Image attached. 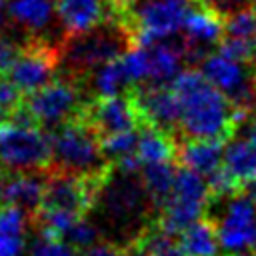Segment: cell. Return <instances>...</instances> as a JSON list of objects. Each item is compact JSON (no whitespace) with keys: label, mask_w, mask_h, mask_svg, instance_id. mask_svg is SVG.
I'll use <instances>...</instances> for the list:
<instances>
[{"label":"cell","mask_w":256,"mask_h":256,"mask_svg":"<svg viewBox=\"0 0 256 256\" xmlns=\"http://www.w3.org/2000/svg\"><path fill=\"white\" fill-rule=\"evenodd\" d=\"M194 0H140L124 18H120L132 36L134 46H152L178 34L192 8Z\"/></svg>","instance_id":"obj_5"},{"label":"cell","mask_w":256,"mask_h":256,"mask_svg":"<svg viewBox=\"0 0 256 256\" xmlns=\"http://www.w3.org/2000/svg\"><path fill=\"white\" fill-rule=\"evenodd\" d=\"M224 140L216 138H186L178 148V160L184 168H190L204 178L216 174L224 164Z\"/></svg>","instance_id":"obj_18"},{"label":"cell","mask_w":256,"mask_h":256,"mask_svg":"<svg viewBox=\"0 0 256 256\" xmlns=\"http://www.w3.org/2000/svg\"><path fill=\"white\" fill-rule=\"evenodd\" d=\"M200 70L222 94L232 100L234 106L246 110L250 108L256 98V76L246 62H240L216 50L202 60Z\"/></svg>","instance_id":"obj_10"},{"label":"cell","mask_w":256,"mask_h":256,"mask_svg":"<svg viewBox=\"0 0 256 256\" xmlns=\"http://www.w3.org/2000/svg\"><path fill=\"white\" fill-rule=\"evenodd\" d=\"M210 198L212 190L208 178L182 166L180 170H176V178L170 196L160 210L158 224L178 236L186 226L202 218Z\"/></svg>","instance_id":"obj_6"},{"label":"cell","mask_w":256,"mask_h":256,"mask_svg":"<svg viewBox=\"0 0 256 256\" xmlns=\"http://www.w3.org/2000/svg\"><path fill=\"white\" fill-rule=\"evenodd\" d=\"M4 170H6V168H4V166H2V164H0V184H2V180H4V178H6V176H4Z\"/></svg>","instance_id":"obj_35"},{"label":"cell","mask_w":256,"mask_h":256,"mask_svg":"<svg viewBox=\"0 0 256 256\" xmlns=\"http://www.w3.org/2000/svg\"><path fill=\"white\" fill-rule=\"evenodd\" d=\"M146 202L150 204V198L142 180L136 174H124L114 168V172L108 170L102 176L94 206H100L110 222L128 224L140 218Z\"/></svg>","instance_id":"obj_9"},{"label":"cell","mask_w":256,"mask_h":256,"mask_svg":"<svg viewBox=\"0 0 256 256\" xmlns=\"http://www.w3.org/2000/svg\"><path fill=\"white\" fill-rule=\"evenodd\" d=\"M28 214L14 204H0V256H22L28 236Z\"/></svg>","instance_id":"obj_19"},{"label":"cell","mask_w":256,"mask_h":256,"mask_svg":"<svg viewBox=\"0 0 256 256\" xmlns=\"http://www.w3.org/2000/svg\"><path fill=\"white\" fill-rule=\"evenodd\" d=\"M176 178L174 162H162V164H148L140 170V180L146 188V194L150 198V206L162 210L166 204L172 184Z\"/></svg>","instance_id":"obj_24"},{"label":"cell","mask_w":256,"mask_h":256,"mask_svg":"<svg viewBox=\"0 0 256 256\" xmlns=\"http://www.w3.org/2000/svg\"><path fill=\"white\" fill-rule=\"evenodd\" d=\"M90 76H92V90L96 92L98 98L118 96V94H122L124 88H130L128 80L124 76L122 64H120V56L98 66Z\"/></svg>","instance_id":"obj_25"},{"label":"cell","mask_w":256,"mask_h":256,"mask_svg":"<svg viewBox=\"0 0 256 256\" xmlns=\"http://www.w3.org/2000/svg\"><path fill=\"white\" fill-rule=\"evenodd\" d=\"M172 88L180 104L178 128L186 138L226 140L246 118V108H238L222 94L202 70H182Z\"/></svg>","instance_id":"obj_1"},{"label":"cell","mask_w":256,"mask_h":256,"mask_svg":"<svg viewBox=\"0 0 256 256\" xmlns=\"http://www.w3.org/2000/svg\"><path fill=\"white\" fill-rule=\"evenodd\" d=\"M42 128H56L82 114V94L72 78H54L46 86L24 96L20 106Z\"/></svg>","instance_id":"obj_7"},{"label":"cell","mask_w":256,"mask_h":256,"mask_svg":"<svg viewBox=\"0 0 256 256\" xmlns=\"http://www.w3.org/2000/svg\"><path fill=\"white\" fill-rule=\"evenodd\" d=\"M178 242L186 256H218V250L222 248L216 224L206 218H200L186 226L178 234Z\"/></svg>","instance_id":"obj_22"},{"label":"cell","mask_w":256,"mask_h":256,"mask_svg":"<svg viewBox=\"0 0 256 256\" xmlns=\"http://www.w3.org/2000/svg\"><path fill=\"white\" fill-rule=\"evenodd\" d=\"M254 62H256V60H254ZM254 76H256V64H254Z\"/></svg>","instance_id":"obj_37"},{"label":"cell","mask_w":256,"mask_h":256,"mask_svg":"<svg viewBox=\"0 0 256 256\" xmlns=\"http://www.w3.org/2000/svg\"><path fill=\"white\" fill-rule=\"evenodd\" d=\"M150 54V76L146 84H172L176 76L182 72L184 62V50L182 44H172L168 40H160L152 46H148Z\"/></svg>","instance_id":"obj_20"},{"label":"cell","mask_w":256,"mask_h":256,"mask_svg":"<svg viewBox=\"0 0 256 256\" xmlns=\"http://www.w3.org/2000/svg\"><path fill=\"white\" fill-rule=\"evenodd\" d=\"M0 20H2V0H0Z\"/></svg>","instance_id":"obj_36"},{"label":"cell","mask_w":256,"mask_h":256,"mask_svg":"<svg viewBox=\"0 0 256 256\" xmlns=\"http://www.w3.org/2000/svg\"><path fill=\"white\" fill-rule=\"evenodd\" d=\"M254 256H256V246H254Z\"/></svg>","instance_id":"obj_39"},{"label":"cell","mask_w":256,"mask_h":256,"mask_svg":"<svg viewBox=\"0 0 256 256\" xmlns=\"http://www.w3.org/2000/svg\"><path fill=\"white\" fill-rule=\"evenodd\" d=\"M234 256H246V254H234Z\"/></svg>","instance_id":"obj_38"},{"label":"cell","mask_w":256,"mask_h":256,"mask_svg":"<svg viewBox=\"0 0 256 256\" xmlns=\"http://www.w3.org/2000/svg\"><path fill=\"white\" fill-rule=\"evenodd\" d=\"M30 256H80V254H78V250H76L74 246H70L66 240L40 234V236L34 240V244H32Z\"/></svg>","instance_id":"obj_28"},{"label":"cell","mask_w":256,"mask_h":256,"mask_svg":"<svg viewBox=\"0 0 256 256\" xmlns=\"http://www.w3.org/2000/svg\"><path fill=\"white\" fill-rule=\"evenodd\" d=\"M194 4L202 6V8H210V10L218 12L224 18L228 14L244 10V8H254L256 10V0H194Z\"/></svg>","instance_id":"obj_29"},{"label":"cell","mask_w":256,"mask_h":256,"mask_svg":"<svg viewBox=\"0 0 256 256\" xmlns=\"http://www.w3.org/2000/svg\"><path fill=\"white\" fill-rule=\"evenodd\" d=\"M58 62L60 54L54 46L42 40H30L26 46H22V52L8 70L6 78H10L26 96L54 80Z\"/></svg>","instance_id":"obj_11"},{"label":"cell","mask_w":256,"mask_h":256,"mask_svg":"<svg viewBox=\"0 0 256 256\" xmlns=\"http://www.w3.org/2000/svg\"><path fill=\"white\" fill-rule=\"evenodd\" d=\"M64 240H66L70 246H74L76 250L82 252V250L90 248L92 244H96V242L100 240V230H98V226H96L92 220H88L86 216H80V218L70 226V230L66 232Z\"/></svg>","instance_id":"obj_27"},{"label":"cell","mask_w":256,"mask_h":256,"mask_svg":"<svg viewBox=\"0 0 256 256\" xmlns=\"http://www.w3.org/2000/svg\"><path fill=\"white\" fill-rule=\"evenodd\" d=\"M224 172L240 188L256 186V134L234 138L226 144L224 150Z\"/></svg>","instance_id":"obj_17"},{"label":"cell","mask_w":256,"mask_h":256,"mask_svg":"<svg viewBox=\"0 0 256 256\" xmlns=\"http://www.w3.org/2000/svg\"><path fill=\"white\" fill-rule=\"evenodd\" d=\"M82 114L100 136L124 132V130H138L140 124H144L132 94L96 98L94 102L84 106Z\"/></svg>","instance_id":"obj_12"},{"label":"cell","mask_w":256,"mask_h":256,"mask_svg":"<svg viewBox=\"0 0 256 256\" xmlns=\"http://www.w3.org/2000/svg\"><path fill=\"white\" fill-rule=\"evenodd\" d=\"M56 6L52 0H12L8 4L10 18L30 32L44 30L50 24Z\"/></svg>","instance_id":"obj_23"},{"label":"cell","mask_w":256,"mask_h":256,"mask_svg":"<svg viewBox=\"0 0 256 256\" xmlns=\"http://www.w3.org/2000/svg\"><path fill=\"white\" fill-rule=\"evenodd\" d=\"M250 128H252V132L256 134V112H254L252 118H250Z\"/></svg>","instance_id":"obj_34"},{"label":"cell","mask_w":256,"mask_h":256,"mask_svg":"<svg viewBox=\"0 0 256 256\" xmlns=\"http://www.w3.org/2000/svg\"><path fill=\"white\" fill-rule=\"evenodd\" d=\"M138 130H124V132H114V134H106L100 136V144H102V152L106 156V160L118 162L124 156H130L136 152V144H138Z\"/></svg>","instance_id":"obj_26"},{"label":"cell","mask_w":256,"mask_h":256,"mask_svg":"<svg viewBox=\"0 0 256 256\" xmlns=\"http://www.w3.org/2000/svg\"><path fill=\"white\" fill-rule=\"evenodd\" d=\"M22 52V46L10 38V36H0V76H6L12 64L16 62L18 54Z\"/></svg>","instance_id":"obj_30"},{"label":"cell","mask_w":256,"mask_h":256,"mask_svg":"<svg viewBox=\"0 0 256 256\" xmlns=\"http://www.w3.org/2000/svg\"><path fill=\"white\" fill-rule=\"evenodd\" d=\"M222 250L242 254L256 246V186L240 188L226 196L218 220L214 222Z\"/></svg>","instance_id":"obj_8"},{"label":"cell","mask_w":256,"mask_h":256,"mask_svg":"<svg viewBox=\"0 0 256 256\" xmlns=\"http://www.w3.org/2000/svg\"><path fill=\"white\" fill-rule=\"evenodd\" d=\"M54 6L66 38L86 34L110 18L106 0H56Z\"/></svg>","instance_id":"obj_15"},{"label":"cell","mask_w":256,"mask_h":256,"mask_svg":"<svg viewBox=\"0 0 256 256\" xmlns=\"http://www.w3.org/2000/svg\"><path fill=\"white\" fill-rule=\"evenodd\" d=\"M136 156H138V160L142 162V168H144L148 164L174 162V158L178 156V148H176L168 130L144 124L138 132Z\"/></svg>","instance_id":"obj_21"},{"label":"cell","mask_w":256,"mask_h":256,"mask_svg":"<svg viewBox=\"0 0 256 256\" xmlns=\"http://www.w3.org/2000/svg\"><path fill=\"white\" fill-rule=\"evenodd\" d=\"M46 178L38 174V170L16 172L2 180L0 184V202L14 204L24 208L26 212H38L44 200Z\"/></svg>","instance_id":"obj_16"},{"label":"cell","mask_w":256,"mask_h":256,"mask_svg":"<svg viewBox=\"0 0 256 256\" xmlns=\"http://www.w3.org/2000/svg\"><path fill=\"white\" fill-rule=\"evenodd\" d=\"M118 256H152L150 250L144 246V242L140 238H134L130 244H126Z\"/></svg>","instance_id":"obj_33"},{"label":"cell","mask_w":256,"mask_h":256,"mask_svg":"<svg viewBox=\"0 0 256 256\" xmlns=\"http://www.w3.org/2000/svg\"><path fill=\"white\" fill-rule=\"evenodd\" d=\"M132 44V36L128 26L120 18H108L104 26L66 38V46L62 52V62L72 74H92L98 66L118 58Z\"/></svg>","instance_id":"obj_4"},{"label":"cell","mask_w":256,"mask_h":256,"mask_svg":"<svg viewBox=\"0 0 256 256\" xmlns=\"http://www.w3.org/2000/svg\"><path fill=\"white\" fill-rule=\"evenodd\" d=\"M132 96L144 124L168 132L180 124V104L172 84H142L134 88Z\"/></svg>","instance_id":"obj_13"},{"label":"cell","mask_w":256,"mask_h":256,"mask_svg":"<svg viewBox=\"0 0 256 256\" xmlns=\"http://www.w3.org/2000/svg\"><path fill=\"white\" fill-rule=\"evenodd\" d=\"M118 254H120V250H118L114 244L102 242V240H98V242L92 244L90 248L82 250V256H118Z\"/></svg>","instance_id":"obj_32"},{"label":"cell","mask_w":256,"mask_h":256,"mask_svg":"<svg viewBox=\"0 0 256 256\" xmlns=\"http://www.w3.org/2000/svg\"><path fill=\"white\" fill-rule=\"evenodd\" d=\"M184 38H182V50L188 60H204L210 54V48L222 42L224 38V16L210 8H194L186 24L182 28Z\"/></svg>","instance_id":"obj_14"},{"label":"cell","mask_w":256,"mask_h":256,"mask_svg":"<svg viewBox=\"0 0 256 256\" xmlns=\"http://www.w3.org/2000/svg\"><path fill=\"white\" fill-rule=\"evenodd\" d=\"M50 140L52 164L56 170L80 176H100L108 170L100 134L84 114H78L56 126L50 134Z\"/></svg>","instance_id":"obj_2"},{"label":"cell","mask_w":256,"mask_h":256,"mask_svg":"<svg viewBox=\"0 0 256 256\" xmlns=\"http://www.w3.org/2000/svg\"><path fill=\"white\" fill-rule=\"evenodd\" d=\"M140 0H106L110 18H124Z\"/></svg>","instance_id":"obj_31"},{"label":"cell","mask_w":256,"mask_h":256,"mask_svg":"<svg viewBox=\"0 0 256 256\" xmlns=\"http://www.w3.org/2000/svg\"><path fill=\"white\" fill-rule=\"evenodd\" d=\"M0 164L6 170H44L52 164V140L22 108L0 122Z\"/></svg>","instance_id":"obj_3"}]
</instances>
